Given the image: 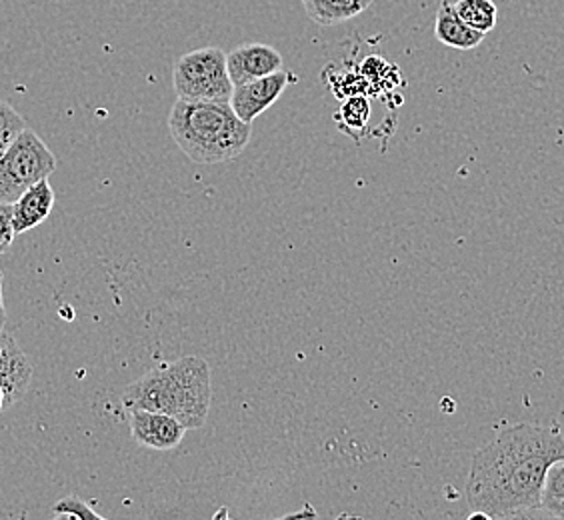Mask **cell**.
I'll list each match as a JSON object with an SVG mask.
<instances>
[{"label":"cell","mask_w":564,"mask_h":520,"mask_svg":"<svg viewBox=\"0 0 564 520\" xmlns=\"http://www.w3.org/2000/svg\"><path fill=\"white\" fill-rule=\"evenodd\" d=\"M564 461L561 426L512 424L478 448L467 480L470 519H527L543 510L549 468Z\"/></svg>","instance_id":"cell-1"},{"label":"cell","mask_w":564,"mask_h":520,"mask_svg":"<svg viewBox=\"0 0 564 520\" xmlns=\"http://www.w3.org/2000/svg\"><path fill=\"white\" fill-rule=\"evenodd\" d=\"M213 402V380L207 360L183 357L164 362L134 380L122 394L127 411H147L171 414L186 431L203 429Z\"/></svg>","instance_id":"cell-2"},{"label":"cell","mask_w":564,"mask_h":520,"mask_svg":"<svg viewBox=\"0 0 564 520\" xmlns=\"http://www.w3.org/2000/svg\"><path fill=\"white\" fill-rule=\"evenodd\" d=\"M174 142L196 164L228 163L240 156L252 137V124L237 117L230 102L176 100L169 115Z\"/></svg>","instance_id":"cell-3"},{"label":"cell","mask_w":564,"mask_h":520,"mask_svg":"<svg viewBox=\"0 0 564 520\" xmlns=\"http://www.w3.org/2000/svg\"><path fill=\"white\" fill-rule=\"evenodd\" d=\"M176 97L188 102H230L232 80L228 76L227 53L218 46L196 48L174 65Z\"/></svg>","instance_id":"cell-4"},{"label":"cell","mask_w":564,"mask_h":520,"mask_svg":"<svg viewBox=\"0 0 564 520\" xmlns=\"http://www.w3.org/2000/svg\"><path fill=\"white\" fill-rule=\"evenodd\" d=\"M56 156L33 130L24 129L0 156V205H14L31 186L55 173Z\"/></svg>","instance_id":"cell-5"},{"label":"cell","mask_w":564,"mask_h":520,"mask_svg":"<svg viewBox=\"0 0 564 520\" xmlns=\"http://www.w3.org/2000/svg\"><path fill=\"white\" fill-rule=\"evenodd\" d=\"M291 80H293L291 73H284L282 68L279 73L235 87L230 97V107L240 120L252 124L264 110L271 109L272 105L282 97V93L286 90Z\"/></svg>","instance_id":"cell-6"},{"label":"cell","mask_w":564,"mask_h":520,"mask_svg":"<svg viewBox=\"0 0 564 520\" xmlns=\"http://www.w3.org/2000/svg\"><path fill=\"white\" fill-rule=\"evenodd\" d=\"M129 419H131L132 438L139 445L152 451H173L185 438V424L178 423L171 414L147 411V409H131Z\"/></svg>","instance_id":"cell-7"},{"label":"cell","mask_w":564,"mask_h":520,"mask_svg":"<svg viewBox=\"0 0 564 520\" xmlns=\"http://www.w3.org/2000/svg\"><path fill=\"white\" fill-rule=\"evenodd\" d=\"M227 68L232 87H240L250 80L279 73L284 68V61L271 44L247 43L228 53Z\"/></svg>","instance_id":"cell-8"},{"label":"cell","mask_w":564,"mask_h":520,"mask_svg":"<svg viewBox=\"0 0 564 520\" xmlns=\"http://www.w3.org/2000/svg\"><path fill=\"white\" fill-rule=\"evenodd\" d=\"M33 379V365L14 343L11 335L0 331V389L7 397V409L22 401Z\"/></svg>","instance_id":"cell-9"},{"label":"cell","mask_w":564,"mask_h":520,"mask_svg":"<svg viewBox=\"0 0 564 520\" xmlns=\"http://www.w3.org/2000/svg\"><path fill=\"white\" fill-rule=\"evenodd\" d=\"M55 206V191L48 185V178L31 186L21 198L12 205V228L17 235H24L29 230L43 225L51 217Z\"/></svg>","instance_id":"cell-10"},{"label":"cell","mask_w":564,"mask_h":520,"mask_svg":"<svg viewBox=\"0 0 564 520\" xmlns=\"http://www.w3.org/2000/svg\"><path fill=\"white\" fill-rule=\"evenodd\" d=\"M434 36L438 43L456 51H473L485 41V33L475 31L470 24L463 21L456 12L455 4L448 0H443L436 12Z\"/></svg>","instance_id":"cell-11"},{"label":"cell","mask_w":564,"mask_h":520,"mask_svg":"<svg viewBox=\"0 0 564 520\" xmlns=\"http://www.w3.org/2000/svg\"><path fill=\"white\" fill-rule=\"evenodd\" d=\"M370 0H303L311 21L321 26H335L350 21L369 9Z\"/></svg>","instance_id":"cell-12"},{"label":"cell","mask_w":564,"mask_h":520,"mask_svg":"<svg viewBox=\"0 0 564 520\" xmlns=\"http://www.w3.org/2000/svg\"><path fill=\"white\" fill-rule=\"evenodd\" d=\"M455 9L458 17L475 31L487 34L497 26L499 11L492 0H458L455 2Z\"/></svg>","instance_id":"cell-13"},{"label":"cell","mask_w":564,"mask_h":520,"mask_svg":"<svg viewBox=\"0 0 564 520\" xmlns=\"http://www.w3.org/2000/svg\"><path fill=\"white\" fill-rule=\"evenodd\" d=\"M543 510L551 517L564 519V461L549 468L543 490Z\"/></svg>","instance_id":"cell-14"},{"label":"cell","mask_w":564,"mask_h":520,"mask_svg":"<svg viewBox=\"0 0 564 520\" xmlns=\"http://www.w3.org/2000/svg\"><path fill=\"white\" fill-rule=\"evenodd\" d=\"M24 129L26 124L21 115L9 102L0 100V156L9 151V147Z\"/></svg>","instance_id":"cell-15"},{"label":"cell","mask_w":564,"mask_h":520,"mask_svg":"<svg viewBox=\"0 0 564 520\" xmlns=\"http://www.w3.org/2000/svg\"><path fill=\"white\" fill-rule=\"evenodd\" d=\"M53 514H55L56 519L102 520L97 510L87 505L85 500L76 499V497H66V499L58 500L55 509H53Z\"/></svg>","instance_id":"cell-16"},{"label":"cell","mask_w":564,"mask_h":520,"mask_svg":"<svg viewBox=\"0 0 564 520\" xmlns=\"http://www.w3.org/2000/svg\"><path fill=\"white\" fill-rule=\"evenodd\" d=\"M343 117L350 129H362L370 117L369 100L365 97L348 98L343 105Z\"/></svg>","instance_id":"cell-17"},{"label":"cell","mask_w":564,"mask_h":520,"mask_svg":"<svg viewBox=\"0 0 564 520\" xmlns=\"http://www.w3.org/2000/svg\"><path fill=\"white\" fill-rule=\"evenodd\" d=\"M12 228V205H0V254H4L14 239Z\"/></svg>","instance_id":"cell-18"},{"label":"cell","mask_w":564,"mask_h":520,"mask_svg":"<svg viewBox=\"0 0 564 520\" xmlns=\"http://www.w3.org/2000/svg\"><path fill=\"white\" fill-rule=\"evenodd\" d=\"M7 325V313H4V296H2V272H0V331Z\"/></svg>","instance_id":"cell-19"},{"label":"cell","mask_w":564,"mask_h":520,"mask_svg":"<svg viewBox=\"0 0 564 520\" xmlns=\"http://www.w3.org/2000/svg\"><path fill=\"white\" fill-rule=\"evenodd\" d=\"M7 409V397H4V390L0 389V411Z\"/></svg>","instance_id":"cell-20"},{"label":"cell","mask_w":564,"mask_h":520,"mask_svg":"<svg viewBox=\"0 0 564 520\" xmlns=\"http://www.w3.org/2000/svg\"><path fill=\"white\" fill-rule=\"evenodd\" d=\"M370 2H372V0H370Z\"/></svg>","instance_id":"cell-21"}]
</instances>
